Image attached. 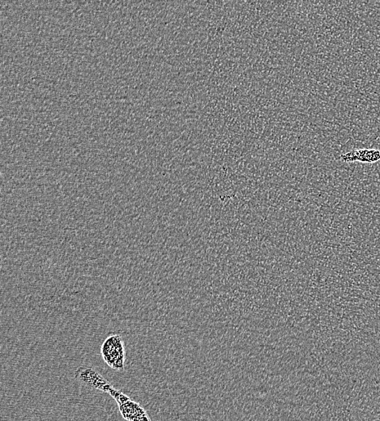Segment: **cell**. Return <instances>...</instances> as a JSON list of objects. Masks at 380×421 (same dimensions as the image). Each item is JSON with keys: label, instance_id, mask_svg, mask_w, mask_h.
Instances as JSON below:
<instances>
[{"label": "cell", "instance_id": "6da1fadb", "mask_svg": "<svg viewBox=\"0 0 380 421\" xmlns=\"http://www.w3.org/2000/svg\"><path fill=\"white\" fill-rule=\"evenodd\" d=\"M101 353L102 359L110 368L123 371L126 361V350L123 337L120 335H109L102 344Z\"/></svg>", "mask_w": 380, "mask_h": 421}, {"label": "cell", "instance_id": "7a4b0ae2", "mask_svg": "<svg viewBox=\"0 0 380 421\" xmlns=\"http://www.w3.org/2000/svg\"><path fill=\"white\" fill-rule=\"evenodd\" d=\"M108 394L117 402L119 409L123 418L128 421H152L143 407L136 402L128 398L122 392L118 391L113 387L110 389Z\"/></svg>", "mask_w": 380, "mask_h": 421}, {"label": "cell", "instance_id": "3957f363", "mask_svg": "<svg viewBox=\"0 0 380 421\" xmlns=\"http://www.w3.org/2000/svg\"><path fill=\"white\" fill-rule=\"evenodd\" d=\"M74 377L78 382L102 392L108 393L110 389L113 387L112 385L105 378L102 377L97 370L91 368V367H79V368L75 371Z\"/></svg>", "mask_w": 380, "mask_h": 421}, {"label": "cell", "instance_id": "277c9868", "mask_svg": "<svg viewBox=\"0 0 380 421\" xmlns=\"http://www.w3.org/2000/svg\"><path fill=\"white\" fill-rule=\"evenodd\" d=\"M344 163H375L380 160V150L364 149L347 152L341 156Z\"/></svg>", "mask_w": 380, "mask_h": 421}]
</instances>
